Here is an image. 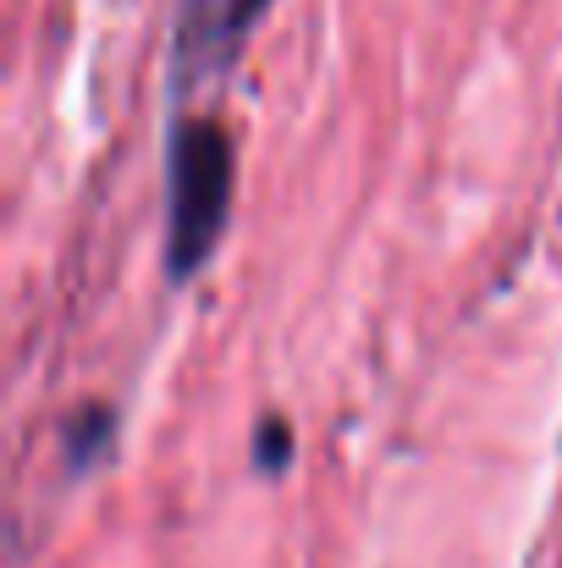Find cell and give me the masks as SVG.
<instances>
[{
    "label": "cell",
    "instance_id": "obj_1",
    "mask_svg": "<svg viewBox=\"0 0 562 568\" xmlns=\"http://www.w3.org/2000/svg\"><path fill=\"white\" fill-rule=\"evenodd\" d=\"M166 265L172 276H193L232 215V183H237V155L221 122H183L172 133V166H166Z\"/></svg>",
    "mask_w": 562,
    "mask_h": 568
}]
</instances>
